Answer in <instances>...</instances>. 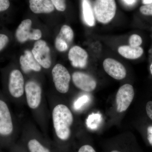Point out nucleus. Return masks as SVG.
I'll return each mask as SVG.
<instances>
[{"instance_id": "obj_15", "label": "nucleus", "mask_w": 152, "mask_h": 152, "mask_svg": "<svg viewBox=\"0 0 152 152\" xmlns=\"http://www.w3.org/2000/svg\"><path fill=\"white\" fill-rule=\"evenodd\" d=\"M30 8L35 14L50 13L55 7L50 0H29Z\"/></svg>"}, {"instance_id": "obj_3", "label": "nucleus", "mask_w": 152, "mask_h": 152, "mask_svg": "<svg viewBox=\"0 0 152 152\" xmlns=\"http://www.w3.org/2000/svg\"><path fill=\"white\" fill-rule=\"evenodd\" d=\"M53 80L59 92L66 94L69 88L71 76L69 71L61 64H57L52 70Z\"/></svg>"}, {"instance_id": "obj_18", "label": "nucleus", "mask_w": 152, "mask_h": 152, "mask_svg": "<svg viewBox=\"0 0 152 152\" xmlns=\"http://www.w3.org/2000/svg\"><path fill=\"white\" fill-rule=\"evenodd\" d=\"M28 152H53L48 146L37 138L30 139L26 143Z\"/></svg>"}, {"instance_id": "obj_23", "label": "nucleus", "mask_w": 152, "mask_h": 152, "mask_svg": "<svg viewBox=\"0 0 152 152\" xmlns=\"http://www.w3.org/2000/svg\"><path fill=\"white\" fill-rule=\"evenodd\" d=\"M57 10L63 12L66 10L65 0H50Z\"/></svg>"}, {"instance_id": "obj_1", "label": "nucleus", "mask_w": 152, "mask_h": 152, "mask_svg": "<svg viewBox=\"0 0 152 152\" xmlns=\"http://www.w3.org/2000/svg\"><path fill=\"white\" fill-rule=\"evenodd\" d=\"M53 120L58 139L61 142L68 141L71 137L70 127L73 122L72 112L65 105H58L53 110Z\"/></svg>"}, {"instance_id": "obj_2", "label": "nucleus", "mask_w": 152, "mask_h": 152, "mask_svg": "<svg viewBox=\"0 0 152 152\" xmlns=\"http://www.w3.org/2000/svg\"><path fill=\"white\" fill-rule=\"evenodd\" d=\"M94 12L97 20L102 24L110 23L113 19L116 11L115 0H95Z\"/></svg>"}, {"instance_id": "obj_32", "label": "nucleus", "mask_w": 152, "mask_h": 152, "mask_svg": "<svg viewBox=\"0 0 152 152\" xmlns=\"http://www.w3.org/2000/svg\"></svg>"}, {"instance_id": "obj_4", "label": "nucleus", "mask_w": 152, "mask_h": 152, "mask_svg": "<svg viewBox=\"0 0 152 152\" xmlns=\"http://www.w3.org/2000/svg\"><path fill=\"white\" fill-rule=\"evenodd\" d=\"M31 20L26 19L22 21L15 32V37L20 43H24L28 40H39L42 36L41 30L31 28Z\"/></svg>"}, {"instance_id": "obj_5", "label": "nucleus", "mask_w": 152, "mask_h": 152, "mask_svg": "<svg viewBox=\"0 0 152 152\" xmlns=\"http://www.w3.org/2000/svg\"><path fill=\"white\" fill-rule=\"evenodd\" d=\"M32 53L41 66L47 69L51 66V59L50 49L45 41H37L33 47Z\"/></svg>"}, {"instance_id": "obj_11", "label": "nucleus", "mask_w": 152, "mask_h": 152, "mask_svg": "<svg viewBox=\"0 0 152 152\" xmlns=\"http://www.w3.org/2000/svg\"><path fill=\"white\" fill-rule=\"evenodd\" d=\"M103 67L108 75L116 80H122L126 75V70L125 67L122 64L114 59L108 58L104 60Z\"/></svg>"}, {"instance_id": "obj_7", "label": "nucleus", "mask_w": 152, "mask_h": 152, "mask_svg": "<svg viewBox=\"0 0 152 152\" xmlns=\"http://www.w3.org/2000/svg\"><path fill=\"white\" fill-rule=\"evenodd\" d=\"M13 131V125L10 110L7 104L0 100V136L8 137Z\"/></svg>"}, {"instance_id": "obj_16", "label": "nucleus", "mask_w": 152, "mask_h": 152, "mask_svg": "<svg viewBox=\"0 0 152 152\" xmlns=\"http://www.w3.org/2000/svg\"><path fill=\"white\" fill-rule=\"evenodd\" d=\"M120 54L126 58L135 59L141 56L143 53V49L141 47H133L130 45L120 47L118 49Z\"/></svg>"}, {"instance_id": "obj_22", "label": "nucleus", "mask_w": 152, "mask_h": 152, "mask_svg": "<svg viewBox=\"0 0 152 152\" xmlns=\"http://www.w3.org/2000/svg\"><path fill=\"white\" fill-rule=\"evenodd\" d=\"M142 42L141 37L137 34H133L129 39L130 46L133 47H140Z\"/></svg>"}, {"instance_id": "obj_19", "label": "nucleus", "mask_w": 152, "mask_h": 152, "mask_svg": "<svg viewBox=\"0 0 152 152\" xmlns=\"http://www.w3.org/2000/svg\"><path fill=\"white\" fill-rule=\"evenodd\" d=\"M102 121L101 114L93 113L88 116L86 121L87 127L91 130H96L100 126Z\"/></svg>"}, {"instance_id": "obj_21", "label": "nucleus", "mask_w": 152, "mask_h": 152, "mask_svg": "<svg viewBox=\"0 0 152 152\" xmlns=\"http://www.w3.org/2000/svg\"><path fill=\"white\" fill-rule=\"evenodd\" d=\"M10 42V37L7 34L0 32V53L6 48Z\"/></svg>"}, {"instance_id": "obj_17", "label": "nucleus", "mask_w": 152, "mask_h": 152, "mask_svg": "<svg viewBox=\"0 0 152 152\" xmlns=\"http://www.w3.org/2000/svg\"><path fill=\"white\" fill-rule=\"evenodd\" d=\"M82 7L85 23L90 27L94 26L95 25V17L89 0H82Z\"/></svg>"}, {"instance_id": "obj_26", "label": "nucleus", "mask_w": 152, "mask_h": 152, "mask_svg": "<svg viewBox=\"0 0 152 152\" xmlns=\"http://www.w3.org/2000/svg\"><path fill=\"white\" fill-rule=\"evenodd\" d=\"M10 5L9 0H0V13L7 11L10 8Z\"/></svg>"}, {"instance_id": "obj_20", "label": "nucleus", "mask_w": 152, "mask_h": 152, "mask_svg": "<svg viewBox=\"0 0 152 152\" xmlns=\"http://www.w3.org/2000/svg\"><path fill=\"white\" fill-rule=\"evenodd\" d=\"M91 101V97L89 95L83 94L80 96L74 102V109L76 111L81 110L87 106Z\"/></svg>"}, {"instance_id": "obj_30", "label": "nucleus", "mask_w": 152, "mask_h": 152, "mask_svg": "<svg viewBox=\"0 0 152 152\" xmlns=\"http://www.w3.org/2000/svg\"><path fill=\"white\" fill-rule=\"evenodd\" d=\"M143 3L145 5L148 4L152 3V0H142Z\"/></svg>"}, {"instance_id": "obj_28", "label": "nucleus", "mask_w": 152, "mask_h": 152, "mask_svg": "<svg viewBox=\"0 0 152 152\" xmlns=\"http://www.w3.org/2000/svg\"><path fill=\"white\" fill-rule=\"evenodd\" d=\"M147 138L150 145L152 146V126H149L148 127Z\"/></svg>"}, {"instance_id": "obj_27", "label": "nucleus", "mask_w": 152, "mask_h": 152, "mask_svg": "<svg viewBox=\"0 0 152 152\" xmlns=\"http://www.w3.org/2000/svg\"><path fill=\"white\" fill-rule=\"evenodd\" d=\"M146 110L147 115L152 120V101H150L147 103L146 106Z\"/></svg>"}, {"instance_id": "obj_13", "label": "nucleus", "mask_w": 152, "mask_h": 152, "mask_svg": "<svg viewBox=\"0 0 152 152\" xmlns=\"http://www.w3.org/2000/svg\"><path fill=\"white\" fill-rule=\"evenodd\" d=\"M88 57L87 52L78 46L71 48L68 54V58L72 65L75 67L81 69L87 66Z\"/></svg>"}, {"instance_id": "obj_12", "label": "nucleus", "mask_w": 152, "mask_h": 152, "mask_svg": "<svg viewBox=\"0 0 152 152\" xmlns=\"http://www.w3.org/2000/svg\"><path fill=\"white\" fill-rule=\"evenodd\" d=\"M74 37V32L72 28L67 25H64L56 38V48L60 52L66 51L72 43Z\"/></svg>"}, {"instance_id": "obj_6", "label": "nucleus", "mask_w": 152, "mask_h": 152, "mask_svg": "<svg viewBox=\"0 0 152 152\" xmlns=\"http://www.w3.org/2000/svg\"><path fill=\"white\" fill-rule=\"evenodd\" d=\"M134 91L132 85L126 84L120 87L116 96L117 111L122 113L127 110L132 102Z\"/></svg>"}, {"instance_id": "obj_31", "label": "nucleus", "mask_w": 152, "mask_h": 152, "mask_svg": "<svg viewBox=\"0 0 152 152\" xmlns=\"http://www.w3.org/2000/svg\"><path fill=\"white\" fill-rule=\"evenodd\" d=\"M151 73L152 74V64L151 65Z\"/></svg>"}, {"instance_id": "obj_14", "label": "nucleus", "mask_w": 152, "mask_h": 152, "mask_svg": "<svg viewBox=\"0 0 152 152\" xmlns=\"http://www.w3.org/2000/svg\"><path fill=\"white\" fill-rule=\"evenodd\" d=\"M20 62L22 70L25 73L31 71L39 72L41 70L40 65L35 58L32 53L28 50L25 51L24 55L20 57Z\"/></svg>"}, {"instance_id": "obj_8", "label": "nucleus", "mask_w": 152, "mask_h": 152, "mask_svg": "<svg viewBox=\"0 0 152 152\" xmlns=\"http://www.w3.org/2000/svg\"><path fill=\"white\" fill-rule=\"evenodd\" d=\"M8 88L10 94L15 98H20L24 91V80L20 71L13 69L9 75Z\"/></svg>"}, {"instance_id": "obj_9", "label": "nucleus", "mask_w": 152, "mask_h": 152, "mask_svg": "<svg viewBox=\"0 0 152 152\" xmlns=\"http://www.w3.org/2000/svg\"><path fill=\"white\" fill-rule=\"evenodd\" d=\"M27 102L31 108L37 109L41 103L42 89L37 82L30 81L26 84L25 88Z\"/></svg>"}, {"instance_id": "obj_29", "label": "nucleus", "mask_w": 152, "mask_h": 152, "mask_svg": "<svg viewBox=\"0 0 152 152\" xmlns=\"http://www.w3.org/2000/svg\"><path fill=\"white\" fill-rule=\"evenodd\" d=\"M128 5H132L135 2L136 0H123Z\"/></svg>"}, {"instance_id": "obj_10", "label": "nucleus", "mask_w": 152, "mask_h": 152, "mask_svg": "<svg viewBox=\"0 0 152 152\" xmlns=\"http://www.w3.org/2000/svg\"><path fill=\"white\" fill-rule=\"evenodd\" d=\"M72 78L75 86L84 91H92L96 87V80L92 76L85 73L75 72Z\"/></svg>"}, {"instance_id": "obj_24", "label": "nucleus", "mask_w": 152, "mask_h": 152, "mask_svg": "<svg viewBox=\"0 0 152 152\" xmlns=\"http://www.w3.org/2000/svg\"><path fill=\"white\" fill-rule=\"evenodd\" d=\"M140 12L145 15L152 16V3L140 7Z\"/></svg>"}, {"instance_id": "obj_25", "label": "nucleus", "mask_w": 152, "mask_h": 152, "mask_svg": "<svg viewBox=\"0 0 152 152\" xmlns=\"http://www.w3.org/2000/svg\"><path fill=\"white\" fill-rule=\"evenodd\" d=\"M77 152H96L91 145L85 144L80 147Z\"/></svg>"}]
</instances>
